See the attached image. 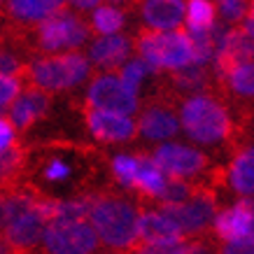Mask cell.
Wrapping results in <instances>:
<instances>
[{
	"mask_svg": "<svg viewBox=\"0 0 254 254\" xmlns=\"http://www.w3.org/2000/svg\"><path fill=\"white\" fill-rule=\"evenodd\" d=\"M89 224L100 243L108 247H133L138 240V212L131 203L119 198H98L89 208Z\"/></svg>",
	"mask_w": 254,
	"mask_h": 254,
	"instance_id": "cell-1",
	"label": "cell"
},
{
	"mask_svg": "<svg viewBox=\"0 0 254 254\" xmlns=\"http://www.w3.org/2000/svg\"><path fill=\"white\" fill-rule=\"evenodd\" d=\"M180 122H182V128L187 131V135L200 145L222 142L231 131V122H229L226 110L210 96H191L182 105Z\"/></svg>",
	"mask_w": 254,
	"mask_h": 254,
	"instance_id": "cell-2",
	"label": "cell"
},
{
	"mask_svg": "<svg viewBox=\"0 0 254 254\" xmlns=\"http://www.w3.org/2000/svg\"><path fill=\"white\" fill-rule=\"evenodd\" d=\"M140 56L154 70H180L191 63V40L187 33L173 31H152L142 33L138 42Z\"/></svg>",
	"mask_w": 254,
	"mask_h": 254,
	"instance_id": "cell-3",
	"label": "cell"
},
{
	"mask_svg": "<svg viewBox=\"0 0 254 254\" xmlns=\"http://www.w3.org/2000/svg\"><path fill=\"white\" fill-rule=\"evenodd\" d=\"M89 75V61L79 54H59L52 59H40L33 63L31 77L38 89L45 91H63L77 86Z\"/></svg>",
	"mask_w": 254,
	"mask_h": 254,
	"instance_id": "cell-4",
	"label": "cell"
},
{
	"mask_svg": "<svg viewBox=\"0 0 254 254\" xmlns=\"http://www.w3.org/2000/svg\"><path fill=\"white\" fill-rule=\"evenodd\" d=\"M42 243L52 254H91L100 240L84 219H54L47 222Z\"/></svg>",
	"mask_w": 254,
	"mask_h": 254,
	"instance_id": "cell-5",
	"label": "cell"
},
{
	"mask_svg": "<svg viewBox=\"0 0 254 254\" xmlns=\"http://www.w3.org/2000/svg\"><path fill=\"white\" fill-rule=\"evenodd\" d=\"M40 47L47 52H61V49H77L89 38V28L82 19L70 12H54L52 16L42 19L40 26Z\"/></svg>",
	"mask_w": 254,
	"mask_h": 254,
	"instance_id": "cell-6",
	"label": "cell"
},
{
	"mask_svg": "<svg viewBox=\"0 0 254 254\" xmlns=\"http://www.w3.org/2000/svg\"><path fill=\"white\" fill-rule=\"evenodd\" d=\"M86 100L91 108L112 110V112H124V115H133L138 108L135 91H131L124 84V79L117 75H100L93 79Z\"/></svg>",
	"mask_w": 254,
	"mask_h": 254,
	"instance_id": "cell-7",
	"label": "cell"
},
{
	"mask_svg": "<svg viewBox=\"0 0 254 254\" xmlns=\"http://www.w3.org/2000/svg\"><path fill=\"white\" fill-rule=\"evenodd\" d=\"M161 212H166L182 233H198L215 219V200L208 193H193L182 203H166Z\"/></svg>",
	"mask_w": 254,
	"mask_h": 254,
	"instance_id": "cell-8",
	"label": "cell"
},
{
	"mask_svg": "<svg viewBox=\"0 0 254 254\" xmlns=\"http://www.w3.org/2000/svg\"><path fill=\"white\" fill-rule=\"evenodd\" d=\"M252 56H254V42L245 31L229 28V31L219 33L217 45H215V56H212V59H215L217 72H219L222 77H226L240 63L252 61Z\"/></svg>",
	"mask_w": 254,
	"mask_h": 254,
	"instance_id": "cell-9",
	"label": "cell"
},
{
	"mask_svg": "<svg viewBox=\"0 0 254 254\" xmlns=\"http://www.w3.org/2000/svg\"><path fill=\"white\" fill-rule=\"evenodd\" d=\"M154 163L170 177H191L196 173L203 170L205 166V156L200 154L198 149H191V147L177 145V142H168V145H161L154 152Z\"/></svg>",
	"mask_w": 254,
	"mask_h": 254,
	"instance_id": "cell-10",
	"label": "cell"
},
{
	"mask_svg": "<svg viewBox=\"0 0 254 254\" xmlns=\"http://www.w3.org/2000/svg\"><path fill=\"white\" fill-rule=\"evenodd\" d=\"M215 222V231L224 243H233V240L252 238L254 236V198L245 196L240 198L236 205L224 210L212 219Z\"/></svg>",
	"mask_w": 254,
	"mask_h": 254,
	"instance_id": "cell-11",
	"label": "cell"
},
{
	"mask_svg": "<svg viewBox=\"0 0 254 254\" xmlns=\"http://www.w3.org/2000/svg\"><path fill=\"white\" fill-rule=\"evenodd\" d=\"M86 122H89L93 138L103 140V142H124V140H131L135 135V131H138V126L131 119V115L112 112V110L91 108Z\"/></svg>",
	"mask_w": 254,
	"mask_h": 254,
	"instance_id": "cell-12",
	"label": "cell"
},
{
	"mask_svg": "<svg viewBox=\"0 0 254 254\" xmlns=\"http://www.w3.org/2000/svg\"><path fill=\"white\" fill-rule=\"evenodd\" d=\"M45 226H47V219L42 217V212L38 208V200H35L33 208L21 212L16 219H12L2 229L5 231V243L9 247H14V250H31V247H35L42 240Z\"/></svg>",
	"mask_w": 254,
	"mask_h": 254,
	"instance_id": "cell-13",
	"label": "cell"
},
{
	"mask_svg": "<svg viewBox=\"0 0 254 254\" xmlns=\"http://www.w3.org/2000/svg\"><path fill=\"white\" fill-rule=\"evenodd\" d=\"M185 0H145L142 19L154 31H173L185 21Z\"/></svg>",
	"mask_w": 254,
	"mask_h": 254,
	"instance_id": "cell-14",
	"label": "cell"
},
{
	"mask_svg": "<svg viewBox=\"0 0 254 254\" xmlns=\"http://www.w3.org/2000/svg\"><path fill=\"white\" fill-rule=\"evenodd\" d=\"M182 229L161 210H152L138 217V238L145 240V245L152 243H170V240H182Z\"/></svg>",
	"mask_w": 254,
	"mask_h": 254,
	"instance_id": "cell-15",
	"label": "cell"
},
{
	"mask_svg": "<svg viewBox=\"0 0 254 254\" xmlns=\"http://www.w3.org/2000/svg\"><path fill=\"white\" fill-rule=\"evenodd\" d=\"M128 52H131V45L124 35H117V33H110V35H103L91 45L89 49V56L91 61L100 68H117L119 63H124L128 59Z\"/></svg>",
	"mask_w": 254,
	"mask_h": 254,
	"instance_id": "cell-16",
	"label": "cell"
},
{
	"mask_svg": "<svg viewBox=\"0 0 254 254\" xmlns=\"http://www.w3.org/2000/svg\"><path fill=\"white\" fill-rule=\"evenodd\" d=\"M47 108H49V96L40 89H33V91H26L19 98H14L9 119L16 128H28L35 119L45 115Z\"/></svg>",
	"mask_w": 254,
	"mask_h": 254,
	"instance_id": "cell-17",
	"label": "cell"
},
{
	"mask_svg": "<svg viewBox=\"0 0 254 254\" xmlns=\"http://www.w3.org/2000/svg\"><path fill=\"white\" fill-rule=\"evenodd\" d=\"M138 128H140V133H142V138L159 142V140L173 138V135L180 131V119H177L170 110L152 108L142 115Z\"/></svg>",
	"mask_w": 254,
	"mask_h": 254,
	"instance_id": "cell-18",
	"label": "cell"
},
{
	"mask_svg": "<svg viewBox=\"0 0 254 254\" xmlns=\"http://www.w3.org/2000/svg\"><path fill=\"white\" fill-rule=\"evenodd\" d=\"M65 0H7L9 14L21 21H42L63 7Z\"/></svg>",
	"mask_w": 254,
	"mask_h": 254,
	"instance_id": "cell-19",
	"label": "cell"
},
{
	"mask_svg": "<svg viewBox=\"0 0 254 254\" xmlns=\"http://www.w3.org/2000/svg\"><path fill=\"white\" fill-rule=\"evenodd\" d=\"M91 198L82 200H38V208L47 222L54 219H84L91 208Z\"/></svg>",
	"mask_w": 254,
	"mask_h": 254,
	"instance_id": "cell-20",
	"label": "cell"
},
{
	"mask_svg": "<svg viewBox=\"0 0 254 254\" xmlns=\"http://www.w3.org/2000/svg\"><path fill=\"white\" fill-rule=\"evenodd\" d=\"M229 182L243 196H254V147L236 156L229 170Z\"/></svg>",
	"mask_w": 254,
	"mask_h": 254,
	"instance_id": "cell-21",
	"label": "cell"
},
{
	"mask_svg": "<svg viewBox=\"0 0 254 254\" xmlns=\"http://www.w3.org/2000/svg\"><path fill=\"white\" fill-rule=\"evenodd\" d=\"M133 187H138L142 193L156 196V198L163 191V187H166V173L156 166L152 156L138 159V170H135V177H133Z\"/></svg>",
	"mask_w": 254,
	"mask_h": 254,
	"instance_id": "cell-22",
	"label": "cell"
},
{
	"mask_svg": "<svg viewBox=\"0 0 254 254\" xmlns=\"http://www.w3.org/2000/svg\"><path fill=\"white\" fill-rule=\"evenodd\" d=\"M185 21L189 31H208L215 26V5L210 0H189Z\"/></svg>",
	"mask_w": 254,
	"mask_h": 254,
	"instance_id": "cell-23",
	"label": "cell"
},
{
	"mask_svg": "<svg viewBox=\"0 0 254 254\" xmlns=\"http://www.w3.org/2000/svg\"><path fill=\"white\" fill-rule=\"evenodd\" d=\"M35 205V198L28 193H5L0 196V229H5L12 219Z\"/></svg>",
	"mask_w": 254,
	"mask_h": 254,
	"instance_id": "cell-24",
	"label": "cell"
},
{
	"mask_svg": "<svg viewBox=\"0 0 254 254\" xmlns=\"http://www.w3.org/2000/svg\"><path fill=\"white\" fill-rule=\"evenodd\" d=\"M91 23L100 35H110V33H117L124 26V14L115 5H96Z\"/></svg>",
	"mask_w": 254,
	"mask_h": 254,
	"instance_id": "cell-25",
	"label": "cell"
},
{
	"mask_svg": "<svg viewBox=\"0 0 254 254\" xmlns=\"http://www.w3.org/2000/svg\"><path fill=\"white\" fill-rule=\"evenodd\" d=\"M229 86L240 96H254V63L245 61L236 65V68L226 75Z\"/></svg>",
	"mask_w": 254,
	"mask_h": 254,
	"instance_id": "cell-26",
	"label": "cell"
},
{
	"mask_svg": "<svg viewBox=\"0 0 254 254\" xmlns=\"http://www.w3.org/2000/svg\"><path fill=\"white\" fill-rule=\"evenodd\" d=\"M149 72H154V68H152L145 59H133L131 63H126V65H124L122 79H124V84L128 86L131 91H138L140 84L145 82V77L149 75Z\"/></svg>",
	"mask_w": 254,
	"mask_h": 254,
	"instance_id": "cell-27",
	"label": "cell"
},
{
	"mask_svg": "<svg viewBox=\"0 0 254 254\" xmlns=\"http://www.w3.org/2000/svg\"><path fill=\"white\" fill-rule=\"evenodd\" d=\"M112 170H115L117 180L124 187H133V177H135V170H138V159L128 154L117 156L115 161H112Z\"/></svg>",
	"mask_w": 254,
	"mask_h": 254,
	"instance_id": "cell-28",
	"label": "cell"
},
{
	"mask_svg": "<svg viewBox=\"0 0 254 254\" xmlns=\"http://www.w3.org/2000/svg\"><path fill=\"white\" fill-rule=\"evenodd\" d=\"M191 196V189L189 185L182 182V177H170V182L166 180V187H163V191L159 193V198L163 203H182Z\"/></svg>",
	"mask_w": 254,
	"mask_h": 254,
	"instance_id": "cell-29",
	"label": "cell"
},
{
	"mask_svg": "<svg viewBox=\"0 0 254 254\" xmlns=\"http://www.w3.org/2000/svg\"><path fill=\"white\" fill-rule=\"evenodd\" d=\"M19 166H21V149H16V147L12 145L0 152V180L14 175Z\"/></svg>",
	"mask_w": 254,
	"mask_h": 254,
	"instance_id": "cell-30",
	"label": "cell"
},
{
	"mask_svg": "<svg viewBox=\"0 0 254 254\" xmlns=\"http://www.w3.org/2000/svg\"><path fill=\"white\" fill-rule=\"evenodd\" d=\"M217 7L226 21H240L247 12V0H217Z\"/></svg>",
	"mask_w": 254,
	"mask_h": 254,
	"instance_id": "cell-31",
	"label": "cell"
},
{
	"mask_svg": "<svg viewBox=\"0 0 254 254\" xmlns=\"http://www.w3.org/2000/svg\"><path fill=\"white\" fill-rule=\"evenodd\" d=\"M19 93V79L14 75H2L0 72V110L9 105Z\"/></svg>",
	"mask_w": 254,
	"mask_h": 254,
	"instance_id": "cell-32",
	"label": "cell"
},
{
	"mask_svg": "<svg viewBox=\"0 0 254 254\" xmlns=\"http://www.w3.org/2000/svg\"><path fill=\"white\" fill-rule=\"evenodd\" d=\"M45 177L47 180H52V182H56V180H65V177H70V166L65 161L54 159V161L45 168Z\"/></svg>",
	"mask_w": 254,
	"mask_h": 254,
	"instance_id": "cell-33",
	"label": "cell"
},
{
	"mask_svg": "<svg viewBox=\"0 0 254 254\" xmlns=\"http://www.w3.org/2000/svg\"><path fill=\"white\" fill-rule=\"evenodd\" d=\"M226 254H254V236L252 238H243V240H233L224 245Z\"/></svg>",
	"mask_w": 254,
	"mask_h": 254,
	"instance_id": "cell-34",
	"label": "cell"
},
{
	"mask_svg": "<svg viewBox=\"0 0 254 254\" xmlns=\"http://www.w3.org/2000/svg\"><path fill=\"white\" fill-rule=\"evenodd\" d=\"M14 145V124H9L7 119L0 117V152Z\"/></svg>",
	"mask_w": 254,
	"mask_h": 254,
	"instance_id": "cell-35",
	"label": "cell"
},
{
	"mask_svg": "<svg viewBox=\"0 0 254 254\" xmlns=\"http://www.w3.org/2000/svg\"><path fill=\"white\" fill-rule=\"evenodd\" d=\"M19 70H21V63L16 61L12 54H0V72L2 75H19Z\"/></svg>",
	"mask_w": 254,
	"mask_h": 254,
	"instance_id": "cell-36",
	"label": "cell"
},
{
	"mask_svg": "<svg viewBox=\"0 0 254 254\" xmlns=\"http://www.w3.org/2000/svg\"><path fill=\"white\" fill-rule=\"evenodd\" d=\"M243 31L252 38V42H254V2H252V7H250V16H247V21H245V28Z\"/></svg>",
	"mask_w": 254,
	"mask_h": 254,
	"instance_id": "cell-37",
	"label": "cell"
},
{
	"mask_svg": "<svg viewBox=\"0 0 254 254\" xmlns=\"http://www.w3.org/2000/svg\"><path fill=\"white\" fill-rule=\"evenodd\" d=\"M77 9H93L96 5H100V0H70Z\"/></svg>",
	"mask_w": 254,
	"mask_h": 254,
	"instance_id": "cell-38",
	"label": "cell"
},
{
	"mask_svg": "<svg viewBox=\"0 0 254 254\" xmlns=\"http://www.w3.org/2000/svg\"><path fill=\"white\" fill-rule=\"evenodd\" d=\"M110 2H115V5H117V2H126V0H110Z\"/></svg>",
	"mask_w": 254,
	"mask_h": 254,
	"instance_id": "cell-39",
	"label": "cell"
}]
</instances>
